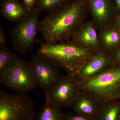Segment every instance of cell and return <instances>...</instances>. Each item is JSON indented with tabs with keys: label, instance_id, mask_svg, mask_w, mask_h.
I'll return each instance as SVG.
<instances>
[{
	"label": "cell",
	"instance_id": "obj_1",
	"mask_svg": "<svg viewBox=\"0 0 120 120\" xmlns=\"http://www.w3.org/2000/svg\"><path fill=\"white\" fill-rule=\"evenodd\" d=\"M88 13L87 0H72L39 21L38 31L47 43L69 41Z\"/></svg>",
	"mask_w": 120,
	"mask_h": 120
},
{
	"label": "cell",
	"instance_id": "obj_2",
	"mask_svg": "<svg viewBox=\"0 0 120 120\" xmlns=\"http://www.w3.org/2000/svg\"><path fill=\"white\" fill-rule=\"evenodd\" d=\"M37 53L52 62L68 73H76L97 53L79 47L70 41L56 43L42 42Z\"/></svg>",
	"mask_w": 120,
	"mask_h": 120
},
{
	"label": "cell",
	"instance_id": "obj_3",
	"mask_svg": "<svg viewBox=\"0 0 120 120\" xmlns=\"http://www.w3.org/2000/svg\"><path fill=\"white\" fill-rule=\"evenodd\" d=\"M79 78L82 90L92 95L101 104L120 98V65H110L94 77Z\"/></svg>",
	"mask_w": 120,
	"mask_h": 120
},
{
	"label": "cell",
	"instance_id": "obj_4",
	"mask_svg": "<svg viewBox=\"0 0 120 120\" xmlns=\"http://www.w3.org/2000/svg\"><path fill=\"white\" fill-rule=\"evenodd\" d=\"M41 11L35 8L29 11L24 19L16 23L10 34V39L13 49L21 55H25L32 50L38 43L37 38L38 20Z\"/></svg>",
	"mask_w": 120,
	"mask_h": 120
},
{
	"label": "cell",
	"instance_id": "obj_5",
	"mask_svg": "<svg viewBox=\"0 0 120 120\" xmlns=\"http://www.w3.org/2000/svg\"><path fill=\"white\" fill-rule=\"evenodd\" d=\"M34 102L26 94L0 91V120H34Z\"/></svg>",
	"mask_w": 120,
	"mask_h": 120
},
{
	"label": "cell",
	"instance_id": "obj_6",
	"mask_svg": "<svg viewBox=\"0 0 120 120\" xmlns=\"http://www.w3.org/2000/svg\"><path fill=\"white\" fill-rule=\"evenodd\" d=\"M0 82L5 86L19 94H26L38 86L30 64L21 59L10 71L0 76Z\"/></svg>",
	"mask_w": 120,
	"mask_h": 120
},
{
	"label": "cell",
	"instance_id": "obj_7",
	"mask_svg": "<svg viewBox=\"0 0 120 120\" xmlns=\"http://www.w3.org/2000/svg\"><path fill=\"white\" fill-rule=\"evenodd\" d=\"M82 91L76 73H68L61 76L50 92L46 95V101L58 107L72 106Z\"/></svg>",
	"mask_w": 120,
	"mask_h": 120
},
{
	"label": "cell",
	"instance_id": "obj_8",
	"mask_svg": "<svg viewBox=\"0 0 120 120\" xmlns=\"http://www.w3.org/2000/svg\"><path fill=\"white\" fill-rule=\"evenodd\" d=\"M29 64L34 74L37 86L43 90L46 95L61 77L59 68L47 58L37 53L33 56Z\"/></svg>",
	"mask_w": 120,
	"mask_h": 120
},
{
	"label": "cell",
	"instance_id": "obj_9",
	"mask_svg": "<svg viewBox=\"0 0 120 120\" xmlns=\"http://www.w3.org/2000/svg\"><path fill=\"white\" fill-rule=\"evenodd\" d=\"M89 13L96 30L101 31L112 26L116 17L114 0H87Z\"/></svg>",
	"mask_w": 120,
	"mask_h": 120
},
{
	"label": "cell",
	"instance_id": "obj_10",
	"mask_svg": "<svg viewBox=\"0 0 120 120\" xmlns=\"http://www.w3.org/2000/svg\"><path fill=\"white\" fill-rule=\"evenodd\" d=\"M69 41L79 47L95 53L102 51L98 34L91 20L85 21Z\"/></svg>",
	"mask_w": 120,
	"mask_h": 120
},
{
	"label": "cell",
	"instance_id": "obj_11",
	"mask_svg": "<svg viewBox=\"0 0 120 120\" xmlns=\"http://www.w3.org/2000/svg\"><path fill=\"white\" fill-rule=\"evenodd\" d=\"M102 104L92 95L82 90L72 105L77 114L97 118Z\"/></svg>",
	"mask_w": 120,
	"mask_h": 120
},
{
	"label": "cell",
	"instance_id": "obj_12",
	"mask_svg": "<svg viewBox=\"0 0 120 120\" xmlns=\"http://www.w3.org/2000/svg\"><path fill=\"white\" fill-rule=\"evenodd\" d=\"M110 65L109 55L101 51L96 54L76 73L81 79L91 78L99 75Z\"/></svg>",
	"mask_w": 120,
	"mask_h": 120
},
{
	"label": "cell",
	"instance_id": "obj_13",
	"mask_svg": "<svg viewBox=\"0 0 120 120\" xmlns=\"http://www.w3.org/2000/svg\"><path fill=\"white\" fill-rule=\"evenodd\" d=\"M0 12L7 19L17 23L24 19L29 11L19 0H1Z\"/></svg>",
	"mask_w": 120,
	"mask_h": 120
},
{
	"label": "cell",
	"instance_id": "obj_14",
	"mask_svg": "<svg viewBox=\"0 0 120 120\" xmlns=\"http://www.w3.org/2000/svg\"><path fill=\"white\" fill-rule=\"evenodd\" d=\"M102 51L109 54L120 45V33L113 25L98 34Z\"/></svg>",
	"mask_w": 120,
	"mask_h": 120
},
{
	"label": "cell",
	"instance_id": "obj_15",
	"mask_svg": "<svg viewBox=\"0 0 120 120\" xmlns=\"http://www.w3.org/2000/svg\"><path fill=\"white\" fill-rule=\"evenodd\" d=\"M117 100L102 104L97 120H120V102Z\"/></svg>",
	"mask_w": 120,
	"mask_h": 120
},
{
	"label": "cell",
	"instance_id": "obj_16",
	"mask_svg": "<svg viewBox=\"0 0 120 120\" xmlns=\"http://www.w3.org/2000/svg\"><path fill=\"white\" fill-rule=\"evenodd\" d=\"M20 58L6 46H0V76L6 74L16 64Z\"/></svg>",
	"mask_w": 120,
	"mask_h": 120
},
{
	"label": "cell",
	"instance_id": "obj_17",
	"mask_svg": "<svg viewBox=\"0 0 120 120\" xmlns=\"http://www.w3.org/2000/svg\"><path fill=\"white\" fill-rule=\"evenodd\" d=\"M64 117L60 107L46 101L39 111L38 120H64Z\"/></svg>",
	"mask_w": 120,
	"mask_h": 120
},
{
	"label": "cell",
	"instance_id": "obj_18",
	"mask_svg": "<svg viewBox=\"0 0 120 120\" xmlns=\"http://www.w3.org/2000/svg\"><path fill=\"white\" fill-rule=\"evenodd\" d=\"M72 0H36L35 8L38 11L49 12L56 10Z\"/></svg>",
	"mask_w": 120,
	"mask_h": 120
},
{
	"label": "cell",
	"instance_id": "obj_19",
	"mask_svg": "<svg viewBox=\"0 0 120 120\" xmlns=\"http://www.w3.org/2000/svg\"><path fill=\"white\" fill-rule=\"evenodd\" d=\"M109 55L110 64L120 65V45Z\"/></svg>",
	"mask_w": 120,
	"mask_h": 120
},
{
	"label": "cell",
	"instance_id": "obj_20",
	"mask_svg": "<svg viewBox=\"0 0 120 120\" xmlns=\"http://www.w3.org/2000/svg\"><path fill=\"white\" fill-rule=\"evenodd\" d=\"M64 120H97L96 118L76 114H65Z\"/></svg>",
	"mask_w": 120,
	"mask_h": 120
},
{
	"label": "cell",
	"instance_id": "obj_21",
	"mask_svg": "<svg viewBox=\"0 0 120 120\" xmlns=\"http://www.w3.org/2000/svg\"><path fill=\"white\" fill-rule=\"evenodd\" d=\"M36 1V0H23V4L29 11L35 8Z\"/></svg>",
	"mask_w": 120,
	"mask_h": 120
},
{
	"label": "cell",
	"instance_id": "obj_22",
	"mask_svg": "<svg viewBox=\"0 0 120 120\" xmlns=\"http://www.w3.org/2000/svg\"><path fill=\"white\" fill-rule=\"evenodd\" d=\"M6 37L4 29L2 27H0V46H6Z\"/></svg>",
	"mask_w": 120,
	"mask_h": 120
},
{
	"label": "cell",
	"instance_id": "obj_23",
	"mask_svg": "<svg viewBox=\"0 0 120 120\" xmlns=\"http://www.w3.org/2000/svg\"><path fill=\"white\" fill-rule=\"evenodd\" d=\"M114 2L117 15H120V0H114Z\"/></svg>",
	"mask_w": 120,
	"mask_h": 120
},
{
	"label": "cell",
	"instance_id": "obj_24",
	"mask_svg": "<svg viewBox=\"0 0 120 120\" xmlns=\"http://www.w3.org/2000/svg\"><path fill=\"white\" fill-rule=\"evenodd\" d=\"M113 25L120 33V15L117 16Z\"/></svg>",
	"mask_w": 120,
	"mask_h": 120
}]
</instances>
